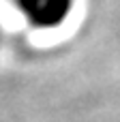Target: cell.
Masks as SVG:
<instances>
[{"instance_id":"6da1fadb","label":"cell","mask_w":120,"mask_h":122,"mask_svg":"<svg viewBox=\"0 0 120 122\" xmlns=\"http://www.w3.org/2000/svg\"><path fill=\"white\" fill-rule=\"evenodd\" d=\"M13 6L28 26L54 30L71 17L75 0H13Z\"/></svg>"},{"instance_id":"7a4b0ae2","label":"cell","mask_w":120,"mask_h":122,"mask_svg":"<svg viewBox=\"0 0 120 122\" xmlns=\"http://www.w3.org/2000/svg\"><path fill=\"white\" fill-rule=\"evenodd\" d=\"M0 43H2V24H0Z\"/></svg>"}]
</instances>
